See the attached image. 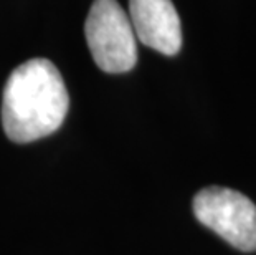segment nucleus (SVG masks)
Listing matches in <instances>:
<instances>
[{"instance_id":"f257e3e1","label":"nucleus","mask_w":256,"mask_h":255,"mask_svg":"<svg viewBox=\"0 0 256 255\" xmlns=\"http://www.w3.org/2000/svg\"><path fill=\"white\" fill-rule=\"evenodd\" d=\"M68 91L50 60L34 58L12 72L4 88L2 124L14 143H32L55 133L68 113Z\"/></svg>"},{"instance_id":"f03ea898","label":"nucleus","mask_w":256,"mask_h":255,"mask_svg":"<svg viewBox=\"0 0 256 255\" xmlns=\"http://www.w3.org/2000/svg\"><path fill=\"white\" fill-rule=\"evenodd\" d=\"M92 60L106 73H126L138 62V39L118 0H94L84 24Z\"/></svg>"},{"instance_id":"7ed1b4c3","label":"nucleus","mask_w":256,"mask_h":255,"mask_svg":"<svg viewBox=\"0 0 256 255\" xmlns=\"http://www.w3.org/2000/svg\"><path fill=\"white\" fill-rule=\"evenodd\" d=\"M195 217L243 252L256 250V205L228 187H205L194 199Z\"/></svg>"},{"instance_id":"20e7f679","label":"nucleus","mask_w":256,"mask_h":255,"mask_svg":"<svg viewBox=\"0 0 256 255\" xmlns=\"http://www.w3.org/2000/svg\"><path fill=\"white\" fill-rule=\"evenodd\" d=\"M129 20L136 39L162 55L182 47V24L172 0H129Z\"/></svg>"}]
</instances>
